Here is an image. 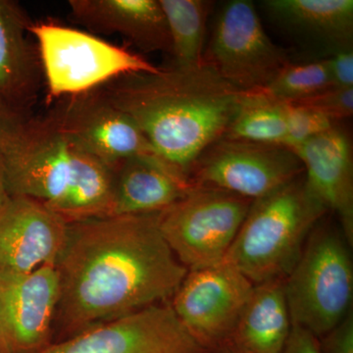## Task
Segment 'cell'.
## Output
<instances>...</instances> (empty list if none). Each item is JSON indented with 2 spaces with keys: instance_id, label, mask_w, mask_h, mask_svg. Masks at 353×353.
Wrapping results in <instances>:
<instances>
[{
  "instance_id": "6da1fadb",
  "label": "cell",
  "mask_w": 353,
  "mask_h": 353,
  "mask_svg": "<svg viewBox=\"0 0 353 353\" xmlns=\"http://www.w3.org/2000/svg\"><path fill=\"white\" fill-rule=\"evenodd\" d=\"M159 213L69 223L57 309L75 334L175 296L189 270L162 236Z\"/></svg>"
},
{
  "instance_id": "7a4b0ae2",
  "label": "cell",
  "mask_w": 353,
  "mask_h": 353,
  "mask_svg": "<svg viewBox=\"0 0 353 353\" xmlns=\"http://www.w3.org/2000/svg\"><path fill=\"white\" fill-rule=\"evenodd\" d=\"M99 88L134 121L157 157L189 182L199 155L226 134L243 95L204 64L131 74Z\"/></svg>"
},
{
  "instance_id": "3957f363",
  "label": "cell",
  "mask_w": 353,
  "mask_h": 353,
  "mask_svg": "<svg viewBox=\"0 0 353 353\" xmlns=\"http://www.w3.org/2000/svg\"><path fill=\"white\" fill-rule=\"evenodd\" d=\"M0 148L9 196L41 202L69 223L112 215L113 169L48 114L0 108Z\"/></svg>"
},
{
  "instance_id": "277c9868",
  "label": "cell",
  "mask_w": 353,
  "mask_h": 353,
  "mask_svg": "<svg viewBox=\"0 0 353 353\" xmlns=\"http://www.w3.org/2000/svg\"><path fill=\"white\" fill-rule=\"evenodd\" d=\"M328 212L303 173L252 202L225 260L254 285L284 280Z\"/></svg>"
},
{
  "instance_id": "5b68a950",
  "label": "cell",
  "mask_w": 353,
  "mask_h": 353,
  "mask_svg": "<svg viewBox=\"0 0 353 353\" xmlns=\"http://www.w3.org/2000/svg\"><path fill=\"white\" fill-rule=\"evenodd\" d=\"M340 226L320 221L283 280L292 325L320 339L352 310L353 263Z\"/></svg>"
},
{
  "instance_id": "8992f818",
  "label": "cell",
  "mask_w": 353,
  "mask_h": 353,
  "mask_svg": "<svg viewBox=\"0 0 353 353\" xmlns=\"http://www.w3.org/2000/svg\"><path fill=\"white\" fill-rule=\"evenodd\" d=\"M48 102L101 88L120 77L157 73L145 57L88 32L51 22H34Z\"/></svg>"
},
{
  "instance_id": "52a82bcc",
  "label": "cell",
  "mask_w": 353,
  "mask_h": 353,
  "mask_svg": "<svg viewBox=\"0 0 353 353\" xmlns=\"http://www.w3.org/2000/svg\"><path fill=\"white\" fill-rule=\"evenodd\" d=\"M252 202L215 188L192 185L159 213L160 231L188 270L205 268L225 259Z\"/></svg>"
},
{
  "instance_id": "ba28073f",
  "label": "cell",
  "mask_w": 353,
  "mask_h": 353,
  "mask_svg": "<svg viewBox=\"0 0 353 353\" xmlns=\"http://www.w3.org/2000/svg\"><path fill=\"white\" fill-rule=\"evenodd\" d=\"M289 63L248 0H233L223 7L202 57V64L243 92L263 90Z\"/></svg>"
},
{
  "instance_id": "9c48e42d",
  "label": "cell",
  "mask_w": 353,
  "mask_h": 353,
  "mask_svg": "<svg viewBox=\"0 0 353 353\" xmlns=\"http://www.w3.org/2000/svg\"><path fill=\"white\" fill-rule=\"evenodd\" d=\"M303 173L301 160L285 146L223 137L197 158L190 182L253 201Z\"/></svg>"
},
{
  "instance_id": "30bf717a",
  "label": "cell",
  "mask_w": 353,
  "mask_h": 353,
  "mask_svg": "<svg viewBox=\"0 0 353 353\" xmlns=\"http://www.w3.org/2000/svg\"><path fill=\"white\" fill-rule=\"evenodd\" d=\"M254 284L223 260L188 272L171 306L185 329L209 352L229 343Z\"/></svg>"
},
{
  "instance_id": "8fae6325",
  "label": "cell",
  "mask_w": 353,
  "mask_h": 353,
  "mask_svg": "<svg viewBox=\"0 0 353 353\" xmlns=\"http://www.w3.org/2000/svg\"><path fill=\"white\" fill-rule=\"evenodd\" d=\"M38 353H210L185 329L170 303L85 330Z\"/></svg>"
},
{
  "instance_id": "7c38bea8",
  "label": "cell",
  "mask_w": 353,
  "mask_h": 353,
  "mask_svg": "<svg viewBox=\"0 0 353 353\" xmlns=\"http://www.w3.org/2000/svg\"><path fill=\"white\" fill-rule=\"evenodd\" d=\"M48 115L112 169L128 158L157 157L134 121L99 88L55 101Z\"/></svg>"
},
{
  "instance_id": "4fadbf2b",
  "label": "cell",
  "mask_w": 353,
  "mask_h": 353,
  "mask_svg": "<svg viewBox=\"0 0 353 353\" xmlns=\"http://www.w3.org/2000/svg\"><path fill=\"white\" fill-rule=\"evenodd\" d=\"M60 301L57 265L29 273L0 272V339L7 353H38L50 345Z\"/></svg>"
},
{
  "instance_id": "5bb4252c",
  "label": "cell",
  "mask_w": 353,
  "mask_h": 353,
  "mask_svg": "<svg viewBox=\"0 0 353 353\" xmlns=\"http://www.w3.org/2000/svg\"><path fill=\"white\" fill-rule=\"evenodd\" d=\"M69 222L41 202L9 196L0 206V272L29 273L57 265Z\"/></svg>"
},
{
  "instance_id": "9a60e30c",
  "label": "cell",
  "mask_w": 353,
  "mask_h": 353,
  "mask_svg": "<svg viewBox=\"0 0 353 353\" xmlns=\"http://www.w3.org/2000/svg\"><path fill=\"white\" fill-rule=\"evenodd\" d=\"M303 165L308 185L334 213L348 243L353 245L352 148L338 124L292 150Z\"/></svg>"
},
{
  "instance_id": "2e32d148",
  "label": "cell",
  "mask_w": 353,
  "mask_h": 353,
  "mask_svg": "<svg viewBox=\"0 0 353 353\" xmlns=\"http://www.w3.org/2000/svg\"><path fill=\"white\" fill-rule=\"evenodd\" d=\"M32 21L17 1L0 0V108L31 113L43 82Z\"/></svg>"
},
{
  "instance_id": "e0dca14e",
  "label": "cell",
  "mask_w": 353,
  "mask_h": 353,
  "mask_svg": "<svg viewBox=\"0 0 353 353\" xmlns=\"http://www.w3.org/2000/svg\"><path fill=\"white\" fill-rule=\"evenodd\" d=\"M70 18L101 34H117L143 52L171 54L168 24L159 0H70Z\"/></svg>"
},
{
  "instance_id": "ac0fdd59",
  "label": "cell",
  "mask_w": 353,
  "mask_h": 353,
  "mask_svg": "<svg viewBox=\"0 0 353 353\" xmlns=\"http://www.w3.org/2000/svg\"><path fill=\"white\" fill-rule=\"evenodd\" d=\"M114 171L112 215L159 213L187 194L192 183L158 157L123 160Z\"/></svg>"
},
{
  "instance_id": "d6986e66",
  "label": "cell",
  "mask_w": 353,
  "mask_h": 353,
  "mask_svg": "<svg viewBox=\"0 0 353 353\" xmlns=\"http://www.w3.org/2000/svg\"><path fill=\"white\" fill-rule=\"evenodd\" d=\"M262 4L272 19L332 53L352 48V0H267Z\"/></svg>"
},
{
  "instance_id": "ffe728a7",
  "label": "cell",
  "mask_w": 353,
  "mask_h": 353,
  "mask_svg": "<svg viewBox=\"0 0 353 353\" xmlns=\"http://www.w3.org/2000/svg\"><path fill=\"white\" fill-rule=\"evenodd\" d=\"M292 329L283 280L254 285L229 343L243 353H282Z\"/></svg>"
},
{
  "instance_id": "44dd1931",
  "label": "cell",
  "mask_w": 353,
  "mask_h": 353,
  "mask_svg": "<svg viewBox=\"0 0 353 353\" xmlns=\"http://www.w3.org/2000/svg\"><path fill=\"white\" fill-rule=\"evenodd\" d=\"M171 38L173 68L194 69L202 65L206 25L212 2L205 0H159Z\"/></svg>"
},
{
  "instance_id": "7402d4cb",
  "label": "cell",
  "mask_w": 353,
  "mask_h": 353,
  "mask_svg": "<svg viewBox=\"0 0 353 353\" xmlns=\"http://www.w3.org/2000/svg\"><path fill=\"white\" fill-rule=\"evenodd\" d=\"M287 124L284 102L260 92H243L225 138L284 146Z\"/></svg>"
},
{
  "instance_id": "603a6c76",
  "label": "cell",
  "mask_w": 353,
  "mask_h": 353,
  "mask_svg": "<svg viewBox=\"0 0 353 353\" xmlns=\"http://www.w3.org/2000/svg\"><path fill=\"white\" fill-rule=\"evenodd\" d=\"M334 88L326 60L308 63H289L263 90L267 97L281 102L303 101Z\"/></svg>"
},
{
  "instance_id": "cb8c5ba5",
  "label": "cell",
  "mask_w": 353,
  "mask_h": 353,
  "mask_svg": "<svg viewBox=\"0 0 353 353\" xmlns=\"http://www.w3.org/2000/svg\"><path fill=\"white\" fill-rule=\"evenodd\" d=\"M284 109L287 124L284 146L290 150L336 125L319 111L296 102H284Z\"/></svg>"
},
{
  "instance_id": "d4e9b609",
  "label": "cell",
  "mask_w": 353,
  "mask_h": 353,
  "mask_svg": "<svg viewBox=\"0 0 353 353\" xmlns=\"http://www.w3.org/2000/svg\"><path fill=\"white\" fill-rule=\"evenodd\" d=\"M296 103L315 109L336 123L352 116L353 88H331Z\"/></svg>"
},
{
  "instance_id": "484cf974",
  "label": "cell",
  "mask_w": 353,
  "mask_h": 353,
  "mask_svg": "<svg viewBox=\"0 0 353 353\" xmlns=\"http://www.w3.org/2000/svg\"><path fill=\"white\" fill-rule=\"evenodd\" d=\"M318 345L321 353H353L352 311L340 324L318 339Z\"/></svg>"
},
{
  "instance_id": "4316f807",
  "label": "cell",
  "mask_w": 353,
  "mask_h": 353,
  "mask_svg": "<svg viewBox=\"0 0 353 353\" xmlns=\"http://www.w3.org/2000/svg\"><path fill=\"white\" fill-rule=\"evenodd\" d=\"M325 60L334 88H353L352 48L336 51Z\"/></svg>"
},
{
  "instance_id": "83f0119b",
  "label": "cell",
  "mask_w": 353,
  "mask_h": 353,
  "mask_svg": "<svg viewBox=\"0 0 353 353\" xmlns=\"http://www.w3.org/2000/svg\"><path fill=\"white\" fill-rule=\"evenodd\" d=\"M282 353H321L318 339L299 327L292 325V332Z\"/></svg>"
},
{
  "instance_id": "f1b7e54d",
  "label": "cell",
  "mask_w": 353,
  "mask_h": 353,
  "mask_svg": "<svg viewBox=\"0 0 353 353\" xmlns=\"http://www.w3.org/2000/svg\"><path fill=\"white\" fill-rule=\"evenodd\" d=\"M9 194L7 192L6 173H4L3 158H2L1 148H0V206L6 201Z\"/></svg>"
},
{
  "instance_id": "f546056e",
  "label": "cell",
  "mask_w": 353,
  "mask_h": 353,
  "mask_svg": "<svg viewBox=\"0 0 353 353\" xmlns=\"http://www.w3.org/2000/svg\"><path fill=\"white\" fill-rule=\"evenodd\" d=\"M211 353H243V352H241L240 350H236V348H234L233 347V345H230V343H227V345H222V347L217 348V350H215L214 352H212Z\"/></svg>"
},
{
  "instance_id": "4dcf8cb0",
  "label": "cell",
  "mask_w": 353,
  "mask_h": 353,
  "mask_svg": "<svg viewBox=\"0 0 353 353\" xmlns=\"http://www.w3.org/2000/svg\"><path fill=\"white\" fill-rule=\"evenodd\" d=\"M0 353H7L6 348H4L3 345H2L1 339H0Z\"/></svg>"
}]
</instances>
